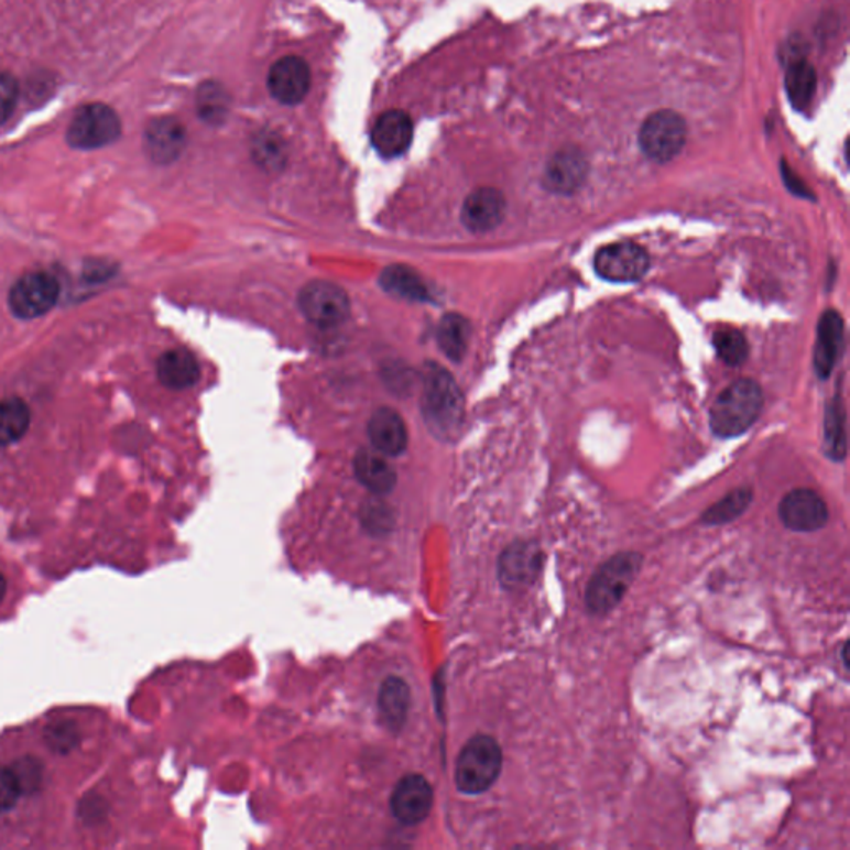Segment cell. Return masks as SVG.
Segmentation results:
<instances>
[{"label":"cell","mask_w":850,"mask_h":850,"mask_svg":"<svg viewBox=\"0 0 850 850\" xmlns=\"http://www.w3.org/2000/svg\"><path fill=\"white\" fill-rule=\"evenodd\" d=\"M422 391V412L429 429L443 439L459 433L466 402L453 374L439 364H427Z\"/></svg>","instance_id":"1"},{"label":"cell","mask_w":850,"mask_h":850,"mask_svg":"<svg viewBox=\"0 0 850 850\" xmlns=\"http://www.w3.org/2000/svg\"><path fill=\"white\" fill-rule=\"evenodd\" d=\"M643 555L620 552L597 568L585 590V607L593 617L611 613L623 601L633 581L642 571Z\"/></svg>","instance_id":"2"},{"label":"cell","mask_w":850,"mask_h":850,"mask_svg":"<svg viewBox=\"0 0 850 850\" xmlns=\"http://www.w3.org/2000/svg\"><path fill=\"white\" fill-rule=\"evenodd\" d=\"M764 395L758 382L739 379L719 394L709 414L712 433L722 439L739 437L753 427L763 411Z\"/></svg>","instance_id":"3"},{"label":"cell","mask_w":850,"mask_h":850,"mask_svg":"<svg viewBox=\"0 0 850 850\" xmlns=\"http://www.w3.org/2000/svg\"><path fill=\"white\" fill-rule=\"evenodd\" d=\"M503 753L492 735L477 734L460 751L456 764V786L466 796L486 793L502 773Z\"/></svg>","instance_id":"4"},{"label":"cell","mask_w":850,"mask_h":850,"mask_svg":"<svg viewBox=\"0 0 850 850\" xmlns=\"http://www.w3.org/2000/svg\"><path fill=\"white\" fill-rule=\"evenodd\" d=\"M122 133V123L109 105H85L75 113L67 130V142L74 149L95 150L116 142Z\"/></svg>","instance_id":"5"},{"label":"cell","mask_w":850,"mask_h":850,"mask_svg":"<svg viewBox=\"0 0 850 850\" xmlns=\"http://www.w3.org/2000/svg\"><path fill=\"white\" fill-rule=\"evenodd\" d=\"M688 127L673 110H660L646 119L640 130V146L650 160L668 163L682 153Z\"/></svg>","instance_id":"6"},{"label":"cell","mask_w":850,"mask_h":850,"mask_svg":"<svg viewBox=\"0 0 850 850\" xmlns=\"http://www.w3.org/2000/svg\"><path fill=\"white\" fill-rule=\"evenodd\" d=\"M297 304L307 322L322 328L341 325L351 310L348 293L329 281L307 283L301 290Z\"/></svg>","instance_id":"7"},{"label":"cell","mask_w":850,"mask_h":850,"mask_svg":"<svg viewBox=\"0 0 850 850\" xmlns=\"http://www.w3.org/2000/svg\"><path fill=\"white\" fill-rule=\"evenodd\" d=\"M545 554L537 542L515 541L499 558V580L506 590L532 587L544 570Z\"/></svg>","instance_id":"8"},{"label":"cell","mask_w":850,"mask_h":850,"mask_svg":"<svg viewBox=\"0 0 850 850\" xmlns=\"http://www.w3.org/2000/svg\"><path fill=\"white\" fill-rule=\"evenodd\" d=\"M61 286L48 273H29L12 286L9 307L21 319H34L48 313L57 303Z\"/></svg>","instance_id":"9"},{"label":"cell","mask_w":850,"mask_h":850,"mask_svg":"<svg viewBox=\"0 0 850 850\" xmlns=\"http://www.w3.org/2000/svg\"><path fill=\"white\" fill-rule=\"evenodd\" d=\"M649 268V253L628 241L608 244L595 254V271L610 283H634L645 276Z\"/></svg>","instance_id":"10"},{"label":"cell","mask_w":850,"mask_h":850,"mask_svg":"<svg viewBox=\"0 0 850 850\" xmlns=\"http://www.w3.org/2000/svg\"><path fill=\"white\" fill-rule=\"evenodd\" d=\"M780 519L787 530L810 534L827 525L829 509L819 493L810 489H796L781 500Z\"/></svg>","instance_id":"11"},{"label":"cell","mask_w":850,"mask_h":850,"mask_svg":"<svg viewBox=\"0 0 850 850\" xmlns=\"http://www.w3.org/2000/svg\"><path fill=\"white\" fill-rule=\"evenodd\" d=\"M434 793L421 774H407L395 784L391 796L392 816L405 826H417L433 809Z\"/></svg>","instance_id":"12"},{"label":"cell","mask_w":850,"mask_h":850,"mask_svg":"<svg viewBox=\"0 0 850 850\" xmlns=\"http://www.w3.org/2000/svg\"><path fill=\"white\" fill-rule=\"evenodd\" d=\"M271 95L284 105L304 100L310 87V72L299 57H284L271 67L268 75Z\"/></svg>","instance_id":"13"},{"label":"cell","mask_w":850,"mask_h":850,"mask_svg":"<svg viewBox=\"0 0 850 850\" xmlns=\"http://www.w3.org/2000/svg\"><path fill=\"white\" fill-rule=\"evenodd\" d=\"M505 196L495 188H479L467 196L462 206V224L472 233H489L505 217Z\"/></svg>","instance_id":"14"},{"label":"cell","mask_w":850,"mask_h":850,"mask_svg":"<svg viewBox=\"0 0 850 850\" xmlns=\"http://www.w3.org/2000/svg\"><path fill=\"white\" fill-rule=\"evenodd\" d=\"M414 127L411 117L401 110L382 113L372 129V145L384 159L404 155L412 143Z\"/></svg>","instance_id":"15"},{"label":"cell","mask_w":850,"mask_h":850,"mask_svg":"<svg viewBox=\"0 0 850 850\" xmlns=\"http://www.w3.org/2000/svg\"><path fill=\"white\" fill-rule=\"evenodd\" d=\"M186 145V132L175 119H159L150 123L145 132V152L160 165L175 162Z\"/></svg>","instance_id":"16"},{"label":"cell","mask_w":850,"mask_h":850,"mask_svg":"<svg viewBox=\"0 0 850 850\" xmlns=\"http://www.w3.org/2000/svg\"><path fill=\"white\" fill-rule=\"evenodd\" d=\"M368 434L372 446L382 456L397 457L407 449L408 436L404 421L392 408L382 407L372 414Z\"/></svg>","instance_id":"17"},{"label":"cell","mask_w":850,"mask_h":850,"mask_svg":"<svg viewBox=\"0 0 850 850\" xmlns=\"http://www.w3.org/2000/svg\"><path fill=\"white\" fill-rule=\"evenodd\" d=\"M587 160L578 150L558 152L545 170V186L557 195H571L587 178Z\"/></svg>","instance_id":"18"},{"label":"cell","mask_w":850,"mask_h":850,"mask_svg":"<svg viewBox=\"0 0 850 850\" xmlns=\"http://www.w3.org/2000/svg\"><path fill=\"white\" fill-rule=\"evenodd\" d=\"M843 342V322L837 310H827L820 316L817 326L816 349H814V369L820 379H827L833 371Z\"/></svg>","instance_id":"19"},{"label":"cell","mask_w":850,"mask_h":850,"mask_svg":"<svg viewBox=\"0 0 850 850\" xmlns=\"http://www.w3.org/2000/svg\"><path fill=\"white\" fill-rule=\"evenodd\" d=\"M156 374L165 388L183 391L198 382L199 364L192 352L185 349H172L156 362Z\"/></svg>","instance_id":"20"},{"label":"cell","mask_w":850,"mask_h":850,"mask_svg":"<svg viewBox=\"0 0 850 850\" xmlns=\"http://www.w3.org/2000/svg\"><path fill=\"white\" fill-rule=\"evenodd\" d=\"M355 472L359 482L378 495L392 492L397 482L395 470L378 450H359L355 459Z\"/></svg>","instance_id":"21"},{"label":"cell","mask_w":850,"mask_h":850,"mask_svg":"<svg viewBox=\"0 0 850 850\" xmlns=\"http://www.w3.org/2000/svg\"><path fill=\"white\" fill-rule=\"evenodd\" d=\"M379 715L391 731H399L407 718L411 691L404 679L391 676L381 685L378 698Z\"/></svg>","instance_id":"22"},{"label":"cell","mask_w":850,"mask_h":850,"mask_svg":"<svg viewBox=\"0 0 850 850\" xmlns=\"http://www.w3.org/2000/svg\"><path fill=\"white\" fill-rule=\"evenodd\" d=\"M379 281L388 293L402 299L417 301V303L431 299V291L424 280L414 270L402 264L385 268Z\"/></svg>","instance_id":"23"},{"label":"cell","mask_w":850,"mask_h":850,"mask_svg":"<svg viewBox=\"0 0 850 850\" xmlns=\"http://www.w3.org/2000/svg\"><path fill=\"white\" fill-rule=\"evenodd\" d=\"M470 335H472V328L466 317L450 313L440 319L437 342L450 361L459 362L469 349Z\"/></svg>","instance_id":"24"},{"label":"cell","mask_w":850,"mask_h":850,"mask_svg":"<svg viewBox=\"0 0 850 850\" xmlns=\"http://www.w3.org/2000/svg\"><path fill=\"white\" fill-rule=\"evenodd\" d=\"M31 425V408L22 399L0 401V447L18 443Z\"/></svg>","instance_id":"25"},{"label":"cell","mask_w":850,"mask_h":850,"mask_svg":"<svg viewBox=\"0 0 850 850\" xmlns=\"http://www.w3.org/2000/svg\"><path fill=\"white\" fill-rule=\"evenodd\" d=\"M753 499V490L748 489V487L732 490L724 499L719 500V502H716L715 505L709 506L702 513L701 523L706 526H719L734 522L735 519H739L742 513L750 509Z\"/></svg>","instance_id":"26"},{"label":"cell","mask_w":850,"mask_h":850,"mask_svg":"<svg viewBox=\"0 0 850 850\" xmlns=\"http://www.w3.org/2000/svg\"><path fill=\"white\" fill-rule=\"evenodd\" d=\"M816 87L817 75L813 65L804 58H797L787 70L786 77V90L794 109H806L807 105L813 101Z\"/></svg>","instance_id":"27"},{"label":"cell","mask_w":850,"mask_h":850,"mask_svg":"<svg viewBox=\"0 0 850 850\" xmlns=\"http://www.w3.org/2000/svg\"><path fill=\"white\" fill-rule=\"evenodd\" d=\"M712 342L719 359L728 366H741L750 355V345L738 329H719Z\"/></svg>","instance_id":"28"},{"label":"cell","mask_w":850,"mask_h":850,"mask_svg":"<svg viewBox=\"0 0 850 850\" xmlns=\"http://www.w3.org/2000/svg\"><path fill=\"white\" fill-rule=\"evenodd\" d=\"M198 112L205 122L220 123L228 113V95L218 84H205L198 91Z\"/></svg>","instance_id":"29"},{"label":"cell","mask_w":850,"mask_h":850,"mask_svg":"<svg viewBox=\"0 0 850 850\" xmlns=\"http://www.w3.org/2000/svg\"><path fill=\"white\" fill-rule=\"evenodd\" d=\"M826 454L832 460H842L846 457V429H843V412L839 401L827 408Z\"/></svg>","instance_id":"30"},{"label":"cell","mask_w":850,"mask_h":850,"mask_svg":"<svg viewBox=\"0 0 850 850\" xmlns=\"http://www.w3.org/2000/svg\"><path fill=\"white\" fill-rule=\"evenodd\" d=\"M44 739L48 750L57 754H68L78 747L80 731L72 721L52 722L45 728Z\"/></svg>","instance_id":"31"},{"label":"cell","mask_w":850,"mask_h":850,"mask_svg":"<svg viewBox=\"0 0 850 850\" xmlns=\"http://www.w3.org/2000/svg\"><path fill=\"white\" fill-rule=\"evenodd\" d=\"M254 159L260 163L263 168L274 172L280 170L284 165V146L274 135H261L258 137L257 143H254Z\"/></svg>","instance_id":"32"},{"label":"cell","mask_w":850,"mask_h":850,"mask_svg":"<svg viewBox=\"0 0 850 850\" xmlns=\"http://www.w3.org/2000/svg\"><path fill=\"white\" fill-rule=\"evenodd\" d=\"M11 770L18 777L22 794H32L39 791L42 783V764L35 758H22L12 764Z\"/></svg>","instance_id":"33"},{"label":"cell","mask_w":850,"mask_h":850,"mask_svg":"<svg viewBox=\"0 0 850 850\" xmlns=\"http://www.w3.org/2000/svg\"><path fill=\"white\" fill-rule=\"evenodd\" d=\"M19 100V84L8 72H0V126H4Z\"/></svg>","instance_id":"34"},{"label":"cell","mask_w":850,"mask_h":850,"mask_svg":"<svg viewBox=\"0 0 850 850\" xmlns=\"http://www.w3.org/2000/svg\"><path fill=\"white\" fill-rule=\"evenodd\" d=\"M22 796L18 777L11 767H0V813L11 809Z\"/></svg>","instance_id":"35"},{"label":"cell","mask_w":850,"mask_h":850,"mask_svg":"<svg viewBox=\"0 0 850 850\" xmlns=\"http://www.w3.org/2000/svg\"><path fill=\"white\" fill-rule=\"evenodd\" d=\"M78 810H80L78 814H80V816L84 817L87 822H97V820H100L101 817L105 816L107 806H105V803L101 800L100 796H87L84 800H81Z\"/></svg>","instance_id":"36"},{"label":"cell","mask_w":850,"mask_h":850,"mask_svg":"<svg viewBox=\"0 0 850 850\" xmlns=\"http://www.w3.org/2000/svg\"><path fill=\"white\" fill-rule=\"evenodd\" d=\"M783 175H784V178L793 179L794 185H796L794 186L793 192L796 193V195H804V196H807V198H809V195H807V189L804 188L803 183L797 182V179L794 178L793 175H791L789 170L783 168Z\"/></svg>","instance_id":"37"},{"label":"cell","mask_w":850,"mask_h":850,"mask_svg":"<svg viewBox=\"0 0 850 850\" xmlns=\"http://www.w3.org/2000/svg\"><path fill=\"white\" fill-rule=\"evenodd\" d=\"M6 595H8V580L4 575L0 574V604L4 601Z\"/></svg>","instance_id":"38"}]
</instances>
